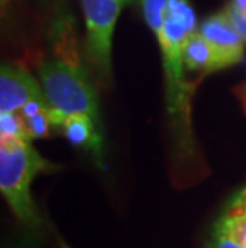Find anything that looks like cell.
I'll return each instance as SVG.
<instances>
[{"mask_svg":"<svg viewBox=\"0 0 246 248\" xmlns=\"http://www.w3.org/2000/svg\"><path fill=\"white\" fill-rule=\"evenodd\" d=\"M43 94L40 82L21 67L2 66L0 72V112H16L29 99Z\"/></svg>","mask_w":246,"mask_h":248,"instance_id":"8992f818","label":"cell"},{"mask_svg":"<svg viewBox=\"0 0 246 248\" xmlns=\"http://www.w3.org/2000/svg\"><path fill=\"white\" fill-rule=\"evenodd\" d=\"M227 7L235 10V12H238L240 15H243L246 18V0H230Z\"/></svg>","mask_w":246,"mask_h":248,"instance_id":"5bb4252c","label":"cell"},{"mask_svg":"<svg viewBox=\"0 0 246 248\" xmlns=\"http://www.w3.org/2000/svg\"><path fill=\"white\" fill-rule=\"evenodd\" d=\"M26 128H28V135L30 140H37L48 136L51 128L55 126L53 124V108L46 106L42 110H39L37 114L30 115V117L24 119Z\"/></svg>","mask_w":246,"mask_h":248,"instance_id":"30bf717a","label":"cell"},{"mask_svg":"<svg viewBox=\"0 0 246 248\" xmlns=\"http://www.w3.org/2000/svg\"><path fill=\"white\" fill-rule=\"evenodd\" d=\"M216 228L222 229L227 235L246 247V187L230 199L222 216L216 223Z\"/></svg>","mask_w":246,"mask_h":248,"instance_id":"9c48e42d","label":"cell"},{"mask_svg":"<svg viewBox=\"0 0 246 248\" xmlns=\"http://www.w3.org/2000/svg\"><path fill=\"white\" fill-rule=\"evenodd\" d=\"M61 248H69V247H66V245H61Z\"/></svg>","mask_w":246,"mask_h":248,"instance_id":"2e32d148","label":"cell"},{"mask_svg":"<svg viewBox=\"0 0 246 248\" xmlns=\"http://www.w3.org/2000/svg\"><path fill=\"white\" fill-rule=\"evenodd\" d=\"M50 163L42 157L30 140L0 135V191L10 208L23 223H39V213L30 195V184Z\"/></svg>","mask_w":246,"mask_h":248,"instance_id":"6da1fadb","label":"cell"},{"mask_svg":"<svg viewBox=\"0 0 246 248\" xmlns=\"http://www.w3.org/2000/svg\"><path fill=\"white\" fill-rule=\"evenodd\" d=\"M122 2H123L125 5H130V3H131V2H133V0H122Z\"/></svg>","mask_w":246,"mask_h":248,"instance_id":"9a60e30c","label":"cell"},{"mask_svg":"<svg viewBox=\"0 0 246 248\" xmlns=\"http://www.w3.org/2000/svg\"><path fill=\"white\" fill-rule=\"evenodd\" d=\"M198 32L216 50L222 67L233 66L243 60L245 40L226 12L206 18L198 28Z\"/></svg>","mask_w":246,"mask_h":248,"instance_id":"5b68a950","label":"cell"},{"mask_svg":"<svg viewBox=\"0 0 246 248\" xmlns=\"http://www.w3.org/2000/svg\"><path fill=\"white\" fill-rule=\"evenodd\" d=\"M87 26L88 60L104 76L111 74L112 37L118 15L125 7L122 0H80Z\"/></svg>","mask_w":246,"mask_h":248,"instance_id":"277c9868","label":"cell"},{"mask_svg":"<svg viewBox=\"0 0 246 248\" xmlns=\"http://www.w3.org/2000/svg\"><path fill=\"white\" fill-rule=\"evenodd\" d=\"M39 82L50 106L59 114H87L99 124L98 96L78 55L56 56L39 67Z\"/></svg>","mask_w":246,"mask_h":248,"instance_id":"3957f363","label":"cell"},{"mask_svg":"<svg viewBox=\"0 0 246 248\" xmlns=\"http://www.w3.org/2000/svg\"><path fill=\"white\" fill-rule=\"evenodd\" d=\"M182 60H184V66L190 71L211 72L224 69L216 50L198 31L190 34L182 46Z\"/></svg>","mask_w":246,"mask_h":248,"instance_id":"ba28073f","label":"cell"},{"mask_svg":"<svg viewBox=\"0 0 246 248\" xmlns=\"http://www.w3.org/2000/svg\"><path fill=\"white\" fill-rule=\"evenodd\" d=\"M0 135L30 140L28 135V128H26L24 117L19 114V110H16V112H0Z\"/></svg>","mask_w":246,"mask_h":248,"instance_id":"8fae6325","label":"cell"},{"mask_svg":"<svg viewBox=\"0 0 246 248\" xmlns=\"http://www.w3.org/2000/svg\"><path fill=\"white\" fill-rule=\"evenodd\" d=\"M195 31H198V26L189 0H168L163 29L155 37L163 56L166 104L171 115H184L187 112L189 93L184 82L186 66L182 60V46Z\"/></svg>","mask_w":246,"mask_h":248,"instance_id":"7a4b0ae2","label":"cell"},{"mask_svg":"<svg viewBox=\"0 0 246 248\" xmlns=\"http://www.w3.org/2000/svg\"><path fill=\"white\" fill-rule=\"evenodd\" d=\"M99 124L87 114L66 115L61 124L66 138L74 146L83 147L95 154L101 155L102 152V136L99 133Z\"/></svg>","mask_w":246,"mask_h":248,"instance_id":"52a82bcc","label":"cell"},{"mask_svg":"<svg viewBox=\"0 0 246 248\" xmlns=\"http://www.w3.org/2000/svg\"><path fill=\"white\" fill-rule=\"evenodd\" d=\"M224 12L227 13V16L233 23L235 28H237V31L240 32V35L243 37V40H245V44H246V18L243 16V15H240L238 12L232 10L230 7H226V10H224Z\"/></svg>","mask_w":246,"mask_h":248,"instance_id":"4fadbf2b","label":"cell"},{"mask_svg":"<svg viewBox=\"0 0 246 248\" xmlns=\"http://www.w3.org/2000/svg\"><path fill=\"white\" fill-rule=\"evenodd\" d=\"M211 248H246V247L242 245V244H238L237 240H233L232 237L227 235L222 229L214 228Z\"/></svg>","mask_w":246,"mask_h":248,"instance_id":"7c38bea8","label":"cell"}]
</instances>
